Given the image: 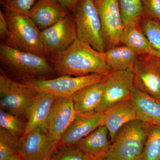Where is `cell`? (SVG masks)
<instances>
[{"instance_id":"cell-8","label":"cell","mask_w":160,"mask_h":160,"mask_svg":"<svg viewBox=\"0 0 160 160\" xmlns=\"http://www.w3.org/2000/svg\"><path fill=\"white\" fill-rule=\"evenodd\" d=\"M134 88L131 70L111 71L103 81L102 98L96 112H104L115 104L131 98Z\"/></svg>"},{"instance_id":"cell-6","label":"cell","mask_w":160,"mask_h":160,"mask_svg":"<svg viewBox=\"0 0 160 160\" xmlns=\"http://www.w3.org/2000/svg\"><path fill=\"white\" fill-rule=\"evenodd\" d=\"M107 75L93 73L75 77L58 76L47 79H31L20 82L35 89L38 92H46L56 98L71 97L77 92L86 86L102 82Z\"/></svg>"},{"instance_id":"cell-34","label":"cell","mask_w":160,"mask_h":160,"mask_svg":"<svg viewBox=\"0 0 160 160\" xmlns=\"http://www.w3.org/2000/svg\"><path fill=\"white\" fill-rule=\"evenodd\" d=\"M108 160L106 159V158H104V159H99V160Z\"/></svg>"},{"instance_id":"cell-20","label":"cell","mask_w":160,"mask_h":160,"mask_svg":"<svg viewBox=\"0 0 160 160\" xmlns=\"http://www.w3.org/2000/svg\"><path fill=\"white\" fill-rule=\"evenodd\" d=\"M137 120L160 126V101L134 88L131 96Z\"/></svg>"},{"instance_id":"cell-18","label":"cell","mask_w":160,"mask_h":160,"mask_svg":"<svg viewBox=\"0 0 160 160\" xmlns=\"http://www.w3.org/2000/svg\"><path fill=\"white\" fill-rule=\"evenodd\" d=\"M109 131L105 126H100L80 140L74 148L80 150L92 160L106 158L111 146Z\"/></svg>"},{"instance_id":"cell-10","label":"cell","mask_w":160,"mask_h":160,"mask_svg":"<svg viewBox=\"0 0 160 160\" xmlns=\"http://www.w3.org/2000/svg\"><path fill=\"white\" fill-rule=\"evenodd\" d=\"M41 35L49 58L67 49L78 39L73 13L69 12L53 26L41 31Z\"/></svg>"},{"instance_id":"cell-19","label":"cell","mask_w":160,"mask_h":160,"mask_svg":"<svg viewBox=\"0 0 160 160\" xmlns=\"http://www.w3.org/2000/svg\"><path fill=\"white\" fill-rule=\"evenodd\" d=\"M103 82L86 86L71 97L77 113L86 114L96 112L102 98Z\"/></svg>"},{"instance_id":"cell-14","label":"cell","mask_w":160,"mask_h":160,"mask_svg":"<svg viewBox=\"0 0 160 160\" xmlns=\"http://www.w3.org/2000/svg\"><path fill=\"white\" fill-rule=\"evenodd\" d=\"M77 115L71 97L56 98L50 111L48 130L56 148Z\"/></svg>"},{"instance_id":"cell-12","label":"cell","mask_w":160,"mask_h":160,"mask_svg":"<svg viewBox=\"0 0 160 160\" xmlns=\"http://www.w3.org/2000/svg\"><path fill=\"white\" fill-rule=\"evenodd\" d=\"M55 149L52 139L40 129L19 138L17 143L18 155L22 160H50Z\"/></svg>"},{"instance_id":"cell-28","label":"cell","mask_w":160,"mask_h":160,"mask_svg":"<svg viewBox=\"0 0 160 160\" xmlns=\"http://www.w3.org/2000/svg\"><path fill=\"white\" fill-rule=\"evenodd\" d=\"M38 0H0L4 12L18 13L29 16V11Z\"/></svg>"},{"instance_id":"cell-16","label":"cell","mask_w":160,"mask_h":160,"mask_svg":"<svg viewBox=\"0 0 160 160\" xmlns=\"http://www.w3.org/2000/svg\"><path fill=\"white\" fill-rule=\"evenodd\" d=\"M69 12L55 0H38L30 9L29 16L42 31L58 22Z\"/></svg>"},{"instance_id":"cell-7","label":"cell","mask_w":160,"mask_h":160,"mask_svg":"<svg viewBox=\"0 0 160 160\" xmlns=\"http://www.w3.org/2000/svg\"><path fill=\"white\" fill-rule=\"evenodd\" d=\"M1 72V109L20 117H25L26 111L38 92L23 83L16 82Z\"/></svg>"},{"instance_id":"cell-17","label":"cell","mask_w":160,"mask_h":160,"mask_svg":"<svg viewBox=\"0 0 160 160\" xmlns=\"http://www.w3.org/2000/svg\"><path fill=\"white\" fill-rule=\"evenodd\" d=\"M104 114V126L108 129L112 143L123 126L137 120L135 107L131 97L112 106Z\"/></svg>"},{"instance_id":"cell-23","label":"cell","mask_w":160,"mask_h":160,"mask_svg":"<svg viewBox=\"0 0 160 160\" xmlns=\"http://www.w3.org/2000/svg\"><path fill=\"white\" fill-rule=\"evenodd\" d=\"M124 28L139 25L145 17L141 0H118Z\"/></svg>"},{"instance_id":"cell-32","label":"cell","mask_w":160,"mask_h":160,"mask_svg":"<svg viewBox=\"0 0 160 160\" xmlns=\"http://www.w3.org/2000/svg\"><path fill=\"white\" fill-rule=\"evenodd\" d=\"M70 12H73L80 0H55Z\"/></svg>"},{"instance_id":"cell-25","label":"cell","mask_w":160,"mask_h":160,"mask_svg":"<svg viewBox=\"0 0 160 160\" xmlns=\"http://www.w3.org/2000/svg\"><path fill=\"white\" fill-rule=\"evenodd\" d=\"M0 127L18 138L26 133L27 123L22 118L0 109Z\"/></svg>"},{"instance_id":"cell-9","label":"cell","mask_w":160,"mask_h":160,"mask_svg":"<svg viewBox=\"0 0 160 160\" xmlns=\"http://www.w3.org/2000/svg\"><path fill=\"white\" fill-rule=\"evenodd\" d=\"M135 88L160 101V58L139 55L132 69Z\"/></svg>"},{"instance_id":"cell-29","label":"cell","mask_w":160,"mask_h":160,"mask_svg":"<svg viewBox=\"0 0 160 160\" xmlns=\"http://www.w3.org/2000/svg\"><path fill=\"white\" fill-rule=\"evenodd\" d=\"M50 160H92L87 155L76 148L56 149Z\"/></svg>"},{"instance_id":"cell-22","label":"cell","mask_w":160,"mask_h":160,"mask_svg":"<svg viewBox=\"0 0 160 160\" xmlns=\"http://www.w3.org/2000/svg\"><path fill=\"white\" fill-rule=\"evenodd\" d=\"M117 46L104 52L107 65L112 71H132L139 55L128 46Z\"/></svg>"},{"instance_id":"cell-31","label":"cell","mask_w":160,"mask_h":160,"mask_svg":"<svg viewBox=\"0 0 160 160\" xmlns=\"http://www.w3.org/2000/svg\"><path fill=\"white\" fill-rule=\"evenodd\" d=\"M9 34L8 24L4 12L0 10V38L1 42H5L7 40Z\"/></svg>"},{"instance_id":"cell-11","label":"cell","mask_w":160,"mask_h":160,"mask_svg":"<svg viewBox=\"0 0 160 160\" xmlns=\"http://www.w3.org/2000/svg\"><path fill=\"white\" fill-rule=\"evenodd\" d=\"M93 1L101 19L106 47L117 46L124 29L118 0Z\"/></svg>"},{"instance_id":"cell-24","label":"cell","mask_w":160,"mask_h":160,"mask_svg":"<svg viewBox=\"0 0 160 160\" xmlns=\"http://www.w3.org/2000/svg\"><path fill=\"white\" fill-rule=\"evenodd\" d=\"M142 160H160V126L149 125Z\"/></svg>"},{"instance_id":"cell-4","label":"cell","mask_w":160,"mask_h":160,"mask_svg":"<svg viewBox=\"0 0 160 160\" xmlns=\"http://www.w3.org/2000/svg\"><path fill=\"white\" fill-rule=\"evenodd\" d=\"M149 124L138 120L122 127L112 143L108 160H142Z\"/></svg>"},{"instance_id":"cell-21","label":"cell","mask_w":160,"mask_h":160,"mask_svg":"<svg viewBox=\"0 0 160 160\" xmlns=\"http://www.w3.org/2000/svg\"><path fill=\"white\" fill-rule=\"evenodd\" d=\"M120 43L130 47L139 55H146L160 58V52L150 45L139 25L124 28L120 38Z\"/></svg>"},{"instance_id":"cell-3","label":"cell","mask_w":160,"mask_h":160,"mask_svg":"<svg viewBox=\"0 0 160 160\" xmlns=\"http://www.w3.org/2000/svg\"><path fill=\"white\" fill-rule=\"evenodd\" d=\"M3 12L8 24L9 34L7 40L3 42L18 50L49 58L41 38V31L29 16Z\"/></svg>"},{"instance_id":"cell-13","label":"cell","mask_w":160,"mask_h":160,"mask_svg":"<svg viewBox=\"0 0 160 160\" xmlns=\"http://www.w3.org/2000/svg\"><path fill=\"white\" fill-rule=\"evenodd\" d=\"M104 112L77 113L76 118L58 143L56 150L74 147L80 140L100 126H104Z\"/></svg>"},{"instance_id":"cell-30","label":"cell","mask_w":160,"mask_h":160,"mask_svg":"<svg viewBox=\"0 0 160 160\" xmlns=\"http://www.w3.org/2000/svg\"><path fill=\"white\" fill-rule=\"evenodd\" d=\"M145 17L160 21V0H141Z\"/></svg>"},{"instance_id":"cell-2","label":"cell","mask_w":160,"mask_h":160,"mask_svg":"<svg viewBox=\"0 0 160 160\" xmlns=\"http://www.w3.org/2000/svg\"><path fill=\"white\" fill-rule=\"evenodd\" d=\"M1 71L21 79V82L31 79H47L56 74L49 59L40 55L12 48L1 42Z\"/></svg>"},{"instance_id":"cell-33","label":"cell","mask_w":160,"mask_h":160,"mask_svg":"<svg viewBox=\"0 0 160 160\" xmlns=\"http://www.w3.org/2000/svg\"><path fill=\"white\" fill-rule=\"evenodd\" d=\"M6 160H22L18 155H15Z\"/></svg>"},{"instance_id":"cell-27","label":"cell","mask_w":160,"mask_h":160,"mask_svg":"<svg viewBox=\"0 0 160 160\" xmlns=\"http://www.w3.org/2000/svg\"><path fill=\"white\" fill-rule=\"evenodd\" d=\"M19 138L0 128V160H6L18 155L17 143Z\"/></svg>"},{"instance_id":"cell-5","label":"cell","mask_w":160,"mask_h":160,"mask_svg":"<svg viewBox=\"0 0 160 160\" xmlns=\"http://www.w3.org/2000/svg\"><path fill=\"white\" fill-rule=\"evenodd\" d=\"M78 39L100 52L106 51L102 23L93 0H80L73 12Z\"/></svg>"},{"instance_id":"cell-1","label":"cell","mask_w":160,"mask_h":160,"mask_svg":"<svg viewBox=\"0 0 160 160\" xmlns=\"http://www.w3.org/2000/svg\"><path fill=\"white\" fill-rule=\"evenodd\" d=\"M49 60L58 76L108 75L112 71L106 63L104 52L97 51L78 39L67 49L52 56Z\"/></svg>"},{"instance_id":"cell-26","label":"cell","mask_w":160,"mask_h":160,"mask_svg":"<svg viewBox=\"0 0 160 160\" xmlns=\"http://www.w3.org/2000/svg\"><path fill=\"white\" fill-rule=\"evenodd\" d=\"M139 26L151 46L160 52V21L144 17Z\"/></svg>"},{"instance_id":"cell-35","label":"cell","mask_w":160,"mask_h":160,"mask_svg":"<svg viewBox=\"0 0 160 160\" xmlns=\"http://www.w3.org/2000/svg\"></svg>"},{"instance_id":"cell-15","label":"cell","mask_w":160,"mask_h":160,"mask_svg":"<svg viewBox=\"0 0 160 160\" xmlns=\"http://www.w3.org/2000/svg\"><path fill=\"white\" fill-rule=\"evenodd\" d=\"M56 97L46 92H38L26 111L27 119L25 135L34 129H40L48 134V123L52 104ZM24 135V136H25Z\"/></svg>"}]
</instances>
